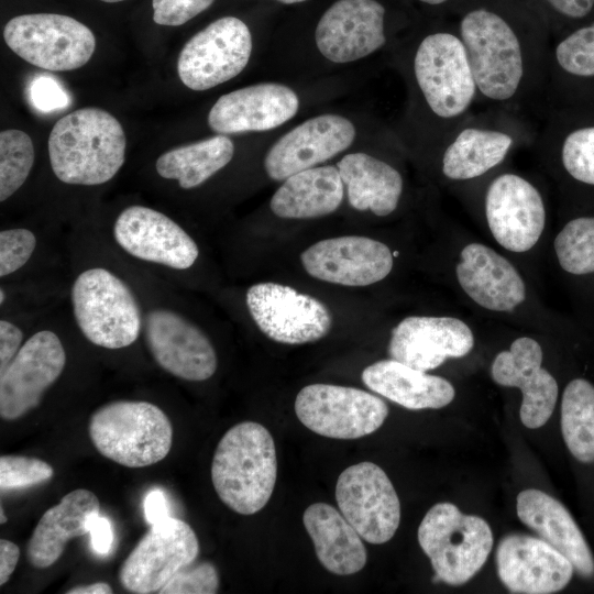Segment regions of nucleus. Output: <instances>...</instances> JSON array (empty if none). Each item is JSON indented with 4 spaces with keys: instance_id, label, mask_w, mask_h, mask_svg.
I'll return each mask as SVG.
<instances>
[{
    "instance_id": "1",
    "label": "nucleus",
    "mask_w": 594,
    "mask_h": 594,
    "mask_svg": "<svg viewBox=\"0 0 594 594\" xmlns=\"http://www.w3.org/2000/svg\"><path fill=\"white\" fill-rule=\"evenodd\" d=\"M458 34L465 47L479 97L516 107L546 84V47L530 43L509 21L487 8L466 12Z\"/></svg>"
},
{
    "instance_id": "2",
    "label": "nucleus",
    "mask_w": 594,
    "mask_h": 594,
    "mask_svg": "<svg viewBox=\"0 0 594 594\" xmlns=\"http://www.w3.org/2000/svg\"><path fill=\"white\" fill-rule=\"evenodd\" d=\"M74 324L92 345L123 350L142 338L143 298L131 270L116 261L88 260L69 286Z\"/></svg>"
},
{
    "instance_id": "3",
    "label": "nucleus",
    "mask_w": 594,
    "mask_h": 594,
    "mask_svg": "<svg viewBox=\"0 0 594 594\" xmlns=\"http://www.w3.org/2000/svg\"><path fill=\"white\" fill-rule=\"evenodd\" d=\"M121 123L99 108H81L61 118L48 136L55 177L67 185L99 186L110 182L125 161Z\"/></svg>"
},
{
    "instance_id": "4",
    "label": "nucleus",
    "mask_w": 594,
    "mask_h": 594,
    "mask_svg": "<svg viewBox=\"0 0 594 594\" xmlns=\"http://www.w3.org/2000/svg\"><path fill=\"white\" fill-rule=\"evenodd\" d=\"M277 479L271 432L255 421L231 427L220 439L211 463L213 488L231 510L252 515L270 501Z\"/></svg>"
},
{
    "instance_id": "5",
    "label": "nucleus",
    "mask_w": 594,
    "mask_h": 594,
    "mask_svg": "<svg viewBox=\"0 0 594 594\" xmlns=\"http://www.w3.org/2000/svg\"><path fill=\"white\" fill-rule=\"evenodd\" d=\"M88 430L101 455L128 468L162 461L173 443L169 418L146 400L120 399L100 406L90 416Z\"/></svg>"
},
{
    "instance_id": "6",
    "label": "nucleus",
    "mask_w": 594,
    "mask_h": 594,
    "mask_svg": "<svg viewBox=\"0 0 594 594\" xmlns=\"http://www.w3.org/2000/svg\"><path fill=\"white\" fill-rule=\"evenodd\" d=\"M143 298L142 339L156 365L187 382H204L217 371L218 356L207 333L167 297L152 296L135 277Z\"/></svg>"
},
{
    "instance_id": "7",
    "label": "nucleus",
    "mask_w": 594,
    "mask_h": 594,
    "mask_svg": "<svg viewBox=\"0 0 594 594\" xmlns=\"http://www.w3.org/2000/svg\"><path fill=\"white\" fill-rule=\"evenodd\" d=\"M493 541L483 518L465 515L449 502L433 505L418 527V542L430 559L433 580L453 586L466 583L481 570Z\"/></svg>"
},
{
    "instance_id": "8",
    "label": "nucleus",
    "mask_w": 594,
    "mask_h": 594,
    "mask_svg": "<svg viewBox=\"0 0 594 594\" xmlns=\"http://www.w3.org/2000/svg\"><path fill=\"white\" fill-rule=\"evenodd\" d=\"M113 250L156 273L172 276L189 271L199 258L193 235L168 215L144 205L123 208L110 227Z\"/></svg>"
},
{
    "instance_id": "9",
    "label": "nucleus",
    "mask_w": 594,
    "mask_h": 594,
    "mask_svg": "<svg viewBox=\"0 0 594 594\" xmlns=\"http://www.w3.org/2000/svg\"><path fill=\"white\" fill-rule=\"evenodd\" d=\"M414 76L424 100L437 118L461 124L479 92L465 47L457 33L438 31L419 43Z\"/></svg>"
},
{
    "instance_id": "10",
    "label": "nucleus",
    "mask_w": 594,
    "mask_h": 594,
    "mask_svg": "<svg viewBox=\"0 0 594 594\" xmlns=\"http://www.w3.org/2000/svg\"><path fill=\"white\" fill-rule=\"evenodd\" d=\"M3 38L19 57L52 72L85 66L96 48L95 35L88 26L57 13L14 16L6 24Z\"/></svg>"
},
{
    "instance_id": "11",
    "label": "nucleus",
    "mask_w": 594,
    "mask_h": 594,
    "mask_svg": "<svg viewBox=\"0 0 594 594\" xmlns=\"http://www.w3.org/2000/svg\"><path fill=\"white\" fill-rule=\"evenodd\" d=\"M295 413L317 435L352 440L376 431L387 418L388 407L380 397L359 388L310 384L297 394Z\"/></svg>"
},
{
    "instance_id": "12",
    "label": "nucleus",
    "mask_w": 594,
    "mask_h": 594,
    "mask_svg": "<svg viewBox=\"0 0 594 594\" xmlns=\"http://www.w3.org/2000/svg\"><path fill=\"white\" fill-rule=\"evenodd\" d=\"M66 363V348L56 330L42 327L31 333L0 372V417L12 421L36 408Z\"/></svg>"
},
{
    "instance_id": "13",
    "label": "nucleus",
    "mask_w": 594,
    "mask_h": 594,
    "mask_svg": "<svg viewBox=\"0 0 594 594\" xmlns=\"http://www.w3.org/2000/svg\"><path fill=\"white\" fill-rule=\"evenodd\" d=\"M249 314L270 339L284 344H305L324 338L332 315L319 299L277 283H257L245 293Z\"/></svg>"
},
{
    "instance_id": "14",
    "label": "nucleus",
    "mask_w": 594,
    "mask_h": 594,
    "mask_svg": "<svg viewBox=\"0 0 594 594\" xmlns=\"http://www.w3.org/2000/svg\"><path fill=\"white\" fill-rule=\"evenodd\" d=\"M251 52L248 25L238 18L223 16L186 42L177 61L178 76L189 89L207 90L238 76Z\"/></svg>"
},
{
    "instance_id": "15",
    "label": "nucleus",
    "mask_w": 594,
    "mask_h": 594,
    "mask_svg": "<svg viewBox=\"0 0 594 594\" xmlns=\"http://www.w3.org/2000/svg\"><path fill=\"white\" fill-rule=\"evenodd\" d=\"M199 553L194 529L184 520L167 517L151 526L119 570V581L128 592L160 593Z\"/></svg>"
},
{
    "instance_id": "16",
    "label": "nucleus",
    "mask_w": 594,
    "mask_h": 594,
    "mask_svg": "<svg viewBox=\"0 0 594 594\" xmlns=\"http://www.w3.org/2000/svg\"><path fill=\"white\" fill-rule=\"evenodd\" d=\"M336 499L340 513L367 542L382 544L395 535L400 503L377 464L365 461L346 468L338 477Z\"/></svg>"
},
{
    "instance_id": "17",
    "label": "nucleus",
    "mask_w": 594,
    "mask_h": 594,
    "mask_svg": "<svg viewBox=\"0 0 594 594\" xmlns=\"http://www.w3.org/2000/svg\"><path fill=\"white\" fill-rule=\"evenodd\" d=\"M484 211L496 242L515 253L532 249L546 226V207L539 189L516 173L501 174L490 183Z\"/></svg>"
},
{
    "instance_id": "18",
    "label": "nucleus",
    "mask_w": 594,
    "mask_h": 594,
    "mask_svg": "<svg viewBox=\"0 0 594 594\" xmlns=\"http://www.w3.org/2000/svg\"><path fill=\"white\" fill-rule=\"evenodd\" d=\"M300 261L319 280L343 286H367L384 279L394 258L389 248L361 235L324 239L306 249Z\"/></svg>"
},
{
    "instance_id": "19",
    "label": "nucleus",
    "mask_w": 594,
    "mask_h": 594,
    "mask_svg": "<svg viewBox=\"0 0 594 594\" xmlns=\"http://www.w3.org/2000/svg\"><path fill=\"white\" fill-rule=\"evenodd\" d=\"M501 582L512 593L551 594L571 581L569 559L541 538L522 534L505 536L496 549Z\"/></svg>"
},
{
    "instance_id": "20",
    "label": "nucleus",
    "mask_w": 594,
    "mask_h": 594,
    "mask_svg": "<svg viewBox=\"0 0 594 594\" xmlns=\"http://www.w3.org/2000/svg\"><path fill=\"white\" fill-rule=\"evenodd\" d=\"M354 138L355 128L344 117L321 114L310 118L270 148L264 160L265 172L274 180H285L343 152Z\"/></svg>"
},
{
    "instance_id": "21",
    "label": "nucleus",
    "mask_w": 594,
    "mask_h": 594,
    "mask_svg": "<svg viewBox=\"0 0 594 594\" xmlns=\"http://www.w3.org/2000/svg\"><path fill=\"white\" fill-rule=\"evenodd\" d=\"M384 18L385 8L376 0H338L318 22L317 47L334 63L366 57L386 43Z\"/></svg>"
},
{
    "instance_id": "22",
    "label": "nucleus",
    "mask_w": 594,
    "mask_h": 594,
    "mask_svg": "<svg viewBox=\"0 0 594 594\" xmlns=\"http://www.w3.org/2000/svg\"><path fill=\"white\" fill-rule=\"evenodd\" d=\"M473 346V332L461 319L410 316L392 330L387 350L391 359L427 372L465 356Z\"/></svg>"
},
{
    "instance_id": "23",
    "label": "nucleus",
    "mask_w": 594,
    "mask_h": 594,
    "mask_svg": "<svg viewBox=\"0 0 594 594\" xmlns=\"http://www.w3.org/2000/svg\"><path fill=\"white\" fill-rule=\"evenodd\" d=\"M542 349L529 337L516 339L509 350L499 352L491 366L493 381L521 391L519 416L529 429L543 426L552 415L558 399L556 378L541 366Z\"/></svg>"
},
{
    "instance_id": "24",
    "label": "nucleus",
    "mask_w": 594,
    "mask_h": 594,
    "mask_svg": "<svg viewBox=\"0 0 594 594\" xmlns=\"http://www.w3.org/2000/svg\"><path fill=\"white\" fill-rule=\"evenodd\" d=\"M294 90L280 84H257L221 96L208 114L219 134L267 131L290 120L298 110Z\"/></svg>"
},
{
    "instance_id": "25",
    "label": "nucleus",
    "mask_w": 594,
    "mask_h": 594,
    "mask_svg": "<svg viewBox=\"0 0 594 594\" xmlns=\"http://www.w3.org/2000/svg\"><path fill=\"white\" fill-rule=\"evenodd\" d=\"M455 275L463 292L485 309L509 312L526 299V285L516 267L482 243L462 249Z\"/></svg>"
},
{
    "instance_id": "26",
    "label": "nucleus",
    "mask_w": 594,
    "mask_h": 594,
    "mask_svg": "<svg viewBox=\"0 0 594 594\" xmlns=\"http://www.w3.org/2000/svg\"><path fill=\"white\" fill-rule=\"evenodd\" d=\"M517 139L507 124L464 120L443 151L441 172L455 182L481 177L506 160Z\"/></svg>"
},
{
    "instance_id": "27",
    "label": "nucleus",
    "mask_w": 594,
    "mask_h": 594,
    "mask_svg": "<svg viewBox=\"0 0 594 594\" xmlns=\"http://www.w3.org/2000/svg\"><path fill=\"white\" fill-rule=\"evenodd\" d=\"M518 518L551 544L586 579L594 576V557L569 510L549 494L528 488L516 503Z\"/></svg>"
},
{
    "instance_id": "28",
    "label": "nucleus",
    "mask_w": 594,
    "mask_h": 594,
    "mask_svg": "<svg viewBox=\"0 0 594 594\" xmlns=\"http://www.w3.org/2000/svg\"><path fill=\"white\" fill-rule=\"evenodd\" d=\"M100 514V502L91 491L78 488L48 508L35 526L26 547L29 563L36 569L53 565L66 543L89 532V521Z\"/></svg>"
},
{
    "instance_id": "29",
    "label": "nucleus",
    "mask_w": 594,
    "mask_h": 594,
    "mask_svg": "<svg viewBox=\"0 0 594 594\" xmlns=\"http://www.w3.org/2000/svg\"><path fill=\"white\" fill-rule=\"evenodd\" d=\"M361 377L371 391L414 410L442 408L455 396L453 385L446 378L393 359L366 366Z\"/></svg>"
},
{
    "instance_id": "30",
    "label": "nucleus",
    "mask_w": 594,
    "mask_h": 594,
    "mask_svg": "<svg viewBox=\"0 0 594 594\" xmlns=\"http://www.w3.org/2000/svg\"><path fill=\"white\" fill-rule=\"evenodd\" d=\"M302 522L326 570L350 575L364 568L367 554L361 536L334 507L327 503L311 504L304 512Z\"/></svg>"
},
{
    "instance_id": "31",
    "label": "nucleus",
    "mask_w": 594,
    "mask_h": 594,
    "mask_svg": "<svg viewBox=\"0 0 594 594\" xmlns=\"http://www.w3.org/2000/svg\"><path fill=\"white\" fill-rule=\"evenodd\" d=\"M350 205L375 216L391 215L398 206L404 182L388 163L366 153H352L337 164Z\"/></svg>"
},
{
    "instance_id": "32",
    "label": "nucleus",
    "mask_w": 594,
    "mask_h": 594,
    "mask_svg": "<svg viewBox=\"0 0 594 594\" xmlns=\"http://www.w3.org/2000/svg\"><path fill=\"white\" fill-rule=\"evenodd\" d=\"M344 185L338 167L327 165L296 173L279 186L270 207L284 219H311L334 212L341 205Z\"/></svg>"
},
{
    "instance_id": "33",
    "label": "nucleus",
    "mask_w": 594,
    "mask_h": 594,
    "mask_svg": "<svg viewBox=\"0 0 594 594\" xmlns=\"http://www.w3.org/2000/svg\"><path fill=\"white\" fill-rule=\"evenodd\" d=\"M234 155L233 142L224 134L178 146L161 154L156 173L176 180L183 189H193L226 167Z\"/></svg>"
},
{
    "instance_id": "34",
    "label": "nucleus",
    "mask_w": 594,
    "mask_h": 594,
    "mask_svg": "<svg viewBox=\"0 0 594 594\" xmlns=\"http://www.w3.org/2000/svg\"><path fill=\"white\" fill-rule=\"evenodd\" d=\"M561 432L578 461L594 462V385L584 378L572 380L564 388Z\"/></svg>"
},
{
    "instance_id": "35",
    "label": "nucleus",
    "mask_w": 594,
    "mask_h": 594,
    "mask_svg": "<svg viewBox=\"0 0 594 594\" xmlns=\"http://www.w3.org/2000/svg\"><path fill=\"white\" fill-rule=\"evenodd\" d=\"M35 160L30 135L18 129L0 133V201L11 198L26 182Z\"/></svg>"
},
{
    "instance_id": "36",
    "label": "nucleus",
    "mask_w": 594,
    "mask_h": 594,
    "mask_svg": "<svg viewBox=\"0 0 594 594\" xmlns=\"http://www.w3.org/2000/svg\"><path fill=\"white\" fill-rule=\"evenodd\" d=\"M560 266L573 275L594 273V217L570 220L553 241Z\"/></svg>"
},
{
    "instance_id": "37",
    "label": "nucleus",
    "mask_w": 594,
    "mask_h": 594,
    "mask_svg": "<svg viewBox=\"0 0 594 594\" xmlns=\"http://www.w3.org/2000/svg\"><path fill=\"white\" fill-rule=\"evenodd\" d=\"M552 66L576 78L594 77V23L561 38L551 52Z\"/></svg>"
},
{
    "instance_id": "38",
    "label": "nucleus",
    "mask_w": 594,
    "mask_h": 594,
    "mask_svg": "<svg viewBox=\"0 0 594 594\" xmlns=\"http://www.w3.org/2000/svg\"><path fill=\"white\" fill-rule=\"evenodd\" d=\"M40 235L28 227H8L0 231V278L13 280L28 271L40 252Z\"/></svg>"
},
{
    "instance_id": "39",
    "label": "nucleus",
    "mask_w": 594,
    "mask_h": 594,
    "mask_svg": "<svg viewBox=\"0 0 594 594\" xmlns=\"http://www.w3.org/2000/svg\"><path fill=\"white\" fill-rule=\"evenodd\" d=\"M560 161L573 179L594 186V125L571 130L560 143Z\"/></svg>"
},
{
    "instance_id": "40",
    "label": "nucleus",
    "mask_w": 594,
    "mask_h": 594,
    "mask_svg": "<svg viewBox=\"0 0 594 594\" xmlns=\"http://www.w3.org/2000/svg\"><path fill=\"white\" fill-rule=\"evenodd\" d=\"M54 475L53 466L37 458L7 454L0 458L1 492L42 484Z\"/></svg>"
},
{
    "instance_id": "41",
    "label": "nucleus",
    "mask_w": 594,
    "mask_h": 594,
    "mask_svg": "<svg viewBox=\"0 0 594 594\" xmlns=\"http://www.w3.org/2000/svg\"><path fill=\"white\" fill-rule=\"evenodd\" d=\"M187 568V566H186ZM178 571L160 591L161 594H213L219 588L217 568L202 562L191 569Z\"/></svg>"
},
{
    "instance_id": "42",
    "label": "nucleus",
    "mask_w": 594,
    "mask_h": 594,
    "mask_svg": "<svg viewBox=\"0 0 594 594\" xmlns=\"http://www.w3.org/2000/svg\"><path fill=\"white\" fill-rule=\"evenodd\" d=\"M215 0H152L153 20L160 25L178 26L207 10Z\"/></svg>"
},
{
    "instance_id": "43",
    "label": "nucleus",
    "mask_w": 594,
    "mask_h": 594,
    "mask_svg": "<svg viewBox=\"0 0 594 594\" xmlns=\"http://www.w3.org/2000/svg\"><path fill=\"white\" fill-rule=\"evenodd\" d=\"M31 103L40 111L51 112L66 108L69 97L62 85L50 76L35 77L29 87Z\"/></svg>"
},
{
    "instance_id": "44",
    "label": "nucleus",
    "mask_w": 594,
    "mask_h": 594,
    "mask_svg": "<svg viewBox=\"0 0 594 594\" xmlns=\"http://www.w3.org/2000/svg\"><path fill=\"white\" fill-rule=\"evenodd\" d=\"M25 326L22 319L13 315L2 314L0 319V372H2L16 355L25 342Z\"/></svg>"
},
{
    "instance_id": "45",
    "label": "nucleus",
    "mask_w": 594,
    "mask_h": 594,
    "mask_svg": "<svg viewBox=\"0 0 594 594\" xmlns=\"http://www.w3.org/2000/svg\"><path fill=\"white\" fill-rule=\"evenodd\" d=\"M91 549L105 556L110 552L113 543V529L110 520L100 514L95 515L89 521Z\"/></svg>"
},
{
    "instance_id": "46",
    "label": "nucleus",
    "mask_w": 594,
    "mask_h": 594,
    "mask_svg": "<svg viewBox=\"0 0 594 594\" xmlns=\"http://www.w3.org/2000/svg\"><path fill=\"white\" fill-rule=\"evenodd\" d=\"M144 517L150 526L169 517L168 502L160 488L151 490L143 502Z\"/></svg>"
},
{
    "instance_id": "47",
    "label": "nucleus",
    "mask_w": 594,
    "mask_h": 594,
    "mask_svg": "<svg viewBox=\"0 0 594 594\" xmlns=\"http://www.w3.org/2000/svg\"><path fill=\"white\" fill-rule=\"evenodd\" d=\"M20 558V548L12 541L0 539V585L12 575Z\"/></svg>"
},
{
    "instance_id": "48",
    "label": "nucleus",
    "mask_w": 594,
    "mask_h": 594,
    "mask_svg": "<svg viewBox=\"0 0 594 594\" xmlns=\"http://www.w3.org/2000/svg\"><path fill=\"white\" fill-rule=\"evenodd\" d=\"M556 12L571 18L581 19L587 15L593 7L594 0H544Z\"/></svg>"
},
{
    "instance_id": "49",
    "label": "nucleus",
    "mask_w": 594,
    "mask_h": 594,
    "mask_svg": "<svg viewBox=\"0 0 594 594\" xmlns=\"http://www.w3.org/2000/svg\"><path fill=\"white\" fill-rule=\"evenodd\" d=\"M112 587L106 582H96L88 585H78L67 591V594H110Z\"/></svg>"
},
{
    "instance_id": "50",
    "label": "nucleus",
    "mask_w": 594,
    "mask_h": 594,
    "mask_svg": "<svg viewBox=\"0 0 594 594\" xmlns=\"http://www.w3.org/2000/svg\"><path fill=\"white\" fill-rule=\"evenodd\" d=\"M424 3L431 4V6H438L447 2L448 0H419Z\"/></svg>"
},
{
    "instance_id": "51",
    "label": "nucleus",
    "mask_w": 594,
    "mask_h": 594,
    "mask_svg": "<svg viewBox=\"0 0 594 594\" xmlns=\"http://www.w3.org/2000/svg\"><path fill=\"white\" fill-rule=\"evenodd\" d=\"M282 3H286V4H292V3H299V2H304L306 0H277Z\"/></svg>"
},
{
    "instance_id": "52",
    "label": "nucleus",
    "mask_w": 594,
    "mask_h": 594,
    "mask_svg": "<svg viewBox=\"0 0 594 594\" xmlns=\"http://www.w3.org/2000/svg\"><path fill=\"white\" fill-rule=\"evenodd\" d=\"M0 515H1V524H4L7 521V516L4 515L3 507L0 508Z\"/></svg>"
},
{
    "instance_id": "53",
    "label": "nucleus",
    "mask_w": 594,
    "mask_h": 594,
    "mask_svg": "<svg viewBox=\"0 0 594 594\" xmlns=\"http://www.w3.org/2000/svg\"><path fill=\"white\" fill-rule=\"evenodd\" d=\"M102 2H107V3H114V2H121V1H124V0H100Z\"/></svg>"
}]
</instances>
